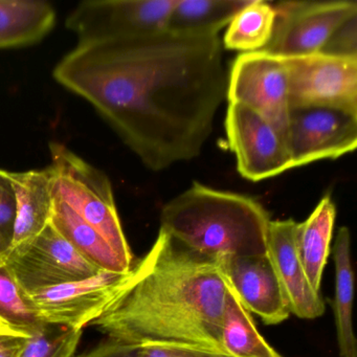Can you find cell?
Masks as SVG:
<instances>
[{
	"label": "cell",
	"instance_id": "f546056e",
	"mask_svg": "<svg viewBox=\"0 0 357 357\" xmlns=\"http://www.w3.org/2000/svg\"><path fill=\"white\" fill-rule=\"evenodd\" d=\"M0 333L16 334V333H14V332H12L11 330H9V329H8V328H6L5 326L1 325V324H0Z\"/></svg>",
	"mask_w": 357,
	"mask_h": 357
},
{
	"label": "cell",
	"instance_id": "484cf974",
	"mask_svg": "<svg viewBox=\"0 0 357 357\" xmlns=\"http://www.w3.org/2000/svg\"><path fill=\"white\" fill-rule=\"evenodd\" d=\"M135 357H233L223 351L181 344H155L139 347Z\"/></svg>",
	"mask_w": 357,
	"mask_h": 357
},
{
	"label": "cell",
	"instance_id": "cb8c5ba5",
	"mask_svg": "<svg viewBox=\"0 0 357 357\" xmlns=\"http://www.w3.org/2000/svg\"><path fill=\"white\" fill-rule=\"evenodd\" d=\"M83 330L49 324L43 331L29 337L20 357H73Z\"/></svg>",
	"mask_w": 357,
	"mask_h": 357
},
{
	"label": "cell",
	"instance_id": "5b68a950",
	"mask_svg": "<svg viewBox=\"0 0 357 357\" xmlns=\"http://www.w3.org/2000/svg\"><path fill=\"white\" fill-rule=\"evenodd\" d=\"M1 264L26 294L100 273L50 223L36 237L10 248Z\"/></svg>",
	"mask_w": 357,
	"mask_h": 357
},
{
	"label": "cell",
	"instance_id": "5bb4252c",
	"mask_svg": "<svg viewBox=\"0 0 357 357\" xmlns=\"http://www.w3.org/2000/svg\"><path fill=\"white\" fill-rule=\"evenodd\" d=\"M298 222L294 219L271 220L267 256L271 261L289 306L290 314L314 319L325 312V303L311 287L296 250Z\"/></svg>",
	"mask_w": 357,
	"mask_h": 357
},
{
	"label": "cell",
	"instance_id": "44dd1931",
	"mask_svg": "<svg viewBox=\"0 0 357 357\" xmlns=\"http://www.w3.org/2000/svg\"><path fill=\"white\" fill-rule=\"evenodd\" d=\"M227 286L221 326L223 351L233 357H283L261 335L250 313Z\"/></svg>",
	"mask_w": 357,
	"mask_h": 357
},
{
	"label": "cell",
	"instance_id": "2e32d148",
	"mask_svg": "<svg viewBox=\"0 0 357 357\" xmlns=\"http://www.w3.org/2000/svg\"><path fill=\"white\" fill-rule=\"evenodd\" d=\"M56 18L53 6L43 0H0V50L40 43Z\"/></svg>",
	"mask_w": 357,
	"mask_h": 357
},
{
	"label": "cell",
	"instance_id": "9c48e42d",
	"mask_svg": "<svg viewBox=\"0 0 357 357\" xmlns=\"http://www.w3.org/2000/svg\"><path fill=\"white\" fill-rule=\"evenodd\" d=\"M227 100L262 116L287 142L290 108L283 58L265 51L240 54L227 75Z\"/></svg>",
	"mask_w": 357,
	"mask_h": 357
},
{
	"label": "cell",
	"instance_id": "e0dca14e",
	"mask_svg": "<svg viewBox=\"0 0 357 357\" xmlns=\"http://www.w3.org/2000/svg\"><path fill=\"white\" fill-rule=\"evenodd\" d=\"M336 219V206L331 195L319 200L310 216L296 229V250L311 287L321 289L324 269L331 250Z\"/></svg>",
	"mask_w": 357,
	"mask_h": 357
},
{
	"label": "cell",
	"instance_id": "ac0fdd59",
	"mask_svg": "<svg viewBox=\"0 0 357 357\" xmlns=\"http://www.w3.org/2000/svg\"><path fill=\"white\" fill-rule=\"evenodd\" d=\"M51 223L77 252L100 271L126 273L132 267L119 256L97 229L55 196Z\"/></svg>",
	"mask_w": 357,
	"mask_h": 357
},
{
	"label": "cell",
	"instance_id": "8fae6325",
	"mask_svg": "<svg viewBox=\"0 0 357 357\" xmlns=\"http://www.w3.org/2000/svg\"><path fill=\"white\" fill-rule=\"evenodd\" d=\"M287 146L294 168L342 158L356 149L357 114L337 108L290 109Z\"/></svg>",
	"mask_w": 357,
	"mask_h": 357
},
{
	"label": "cell",
	"instance_id": "4316f807",
	"mask_svg": "<svg viewBox=\"0 0 357 357\" xmlns=\"http://www.w3.org/2000/svg\"><path fill=\"white\" fill-rule=\"evenodd\" d=\"M356 20L352 18L340 26L328 41L321 53L340 57L357 58Z\"/></svg>",
	"mask_w": 357,
	"mask_h": 357
},
{
	"label": "cell",
	"instance_id": "9a60e30c",
	"mask_svg": "<svg viewBox=\"0 0 357 357\" xmlns=\"http://www.w3.org/2000/svg\"><path fill=\"white\" fill-rule=\"evenodd\" d=\"M15 194L16 217L11 248L36 237L51 223L53 213V175L43 170L9 172Z\"/></svg>",
	"mask_w": 357,
	"mask_h": 357
},
{
	"label": "cell",
	"instance_id": "3957f363",
	"mask_svg": "<svg viewBox=\"0 0 357 357\" xmlns=\"http://www.w3.org/2000/svg\"><path fill=\"white\" fill-rule=\"evenodd\" d=\"M271 215L254 198L194 183L165 204L160 229L198 256L221 261L267 255Z\"/></svg>",
	"mask_w": 357,
	"mask_h": 357
},
{
	"label": "cell",
	"instance_id": "d4e9b609",
	"mask_svg": "<svg viewBox=\"0 0 357 357\" xmlns=\"http://www.w3.org/2000/svg\"><path fill=\"white\" fill-rule=\"evenodd\" d=\"M16 202L9 171L0 169V261L11 248L15 225Z\"/></svg>",
	"mask_w": 357,
	"mask_h": 357
},
{
	"label": "cell",
	"instance_id": "7c38bea8",
	"mask_svg": "<svg viewBox=\"0 0 357 357\" xmlns=\"http://www.w3.org/2000/svg\"><path fill=\"white\" fill-rule=\"evenodd\" d=\"M126 273L102 271L87 279L28 296L47 323L83 330L107 308Z\"/></svg>",
	"mask_w": 357,
	"mask_h": 357
},
{
	"label": "cell",
	"instance_id": "7402d4cb",
	"mask_svg": "<svg viewBox=\"0 0 357 357\" xmlns=\"http://www.w3.org/2000/svg\"><path fill=\"white\" fill-rule=\"evenodd\" d=\"M275 13L273 3L248 0L227 26L222 45L229 51H263L273 37Z\"/></svg>",
	"mask_w": 357,
	"mask_h": 357
},
{
	"label": "cell",
	"instance_id": "ba28073f",
	"mask_svg": "<svg viewBox=\"0 0 357 357\" xmlns=\"http://www.w3.org/2000/svg\"><path fill=\"white\" fill-rule=\"evenodd\" d=\"M277 17L273 37L263 51L281 58L321 53L332 35L357 17V3L283 1L273 3Z\"/></svg>",
	"mask_w": 357,
	"mask_h": 357
},
{
	"label": "cell",
	"instance_id": "ffe728a7",
	"mask_svg": "<svg viewBox=\"0 0 357 357\" xmlns=\"http://www.w3.org/2000/svg\"><path fill=\"white\" fill-rule=\"evenodd\" d=\"M248 0H176L167 31L187 36H218Z\"/></svg>",
	"mask_w": 357,
	"mask_h": 357
},
{
	"label": "cell",
	"instance_id": "30bf717a",
	"mask_svg": "<svg viewBox=\"0 0 357 357\" xmlns=\"http://www.w3.org/2000/svg\"><path fill=\"white\" fill-rule=\"evenodd\" d=\"M225 130L238 172L243 178L261 181L294 169L285 139L246 106L229 103Z\"/></svg>",
	"mask_w": 357,
	"mask_h": 357
},
{
	"label": "cell",
	"instance_id": "83f0119b",
	"mask_svg": "<svg viewBox=\"0 0 357 357\" xmlns=\"http://www.w3.org/2000/svg\"><path fill=\"white\" fill-rule=\"evenodd\" d=\"M137 349V347L106 340L79 357H135Z\"/></svg>",
	"mask_w": 357,
	"mask_h": 357
},
{
	"label": "cell",
	"instance_id": "d6986e66",
	"mask_svg": "<svg viewBox=\"0 0 357 357\" xmlns=\"http://www.w3.org/2000/svg\"><path fill=\"white\" fill-rule=\"evenodd\" d=\"M335 292L333 312L340 357H357V340L353 328L355 277L351 261V235L348 227L338 229L333 245Z\"/></svg>",
	"mask_w": 357,
	"mask_h": 357
},
{
	"label": "cell",
	"instance_id": "6da1fadb",
	"mask_svg": "<svg viewBox=\"0 0 357 357\" xmlns=\"http://www.w3.org/2000/svg\"><path fill=\"white\" fill-rule=\"evenodd\" d=\"M86 100L150 170L197 158L227 99L219 36L169 31L78 43L53 72Z\"/></svg>",
	"mask_w": 357,
	"mask_h": 357
},
{
	"label": "cell",
	"instance_id": "1f68e13d",
	"mask_svg": "<svg viewBox=\"0 0 357 357\" xmlns=\"http://www.w3.org/2000/svg\"><path fill=\"white\" fill-rule=\"evenodd\" d=\"M0 334H3V333H0Z\"/></svg>",
	"mask_w": 357,
	"mask_h": 357
},
{
	"label": "cell",
	"instance_id": "52a82bcc",
	"mask_svg": "<svg viewBox=\"0 0 357 357\" xmlns=\"http://www.w3.org/2000/svg\"><path fill=\"white\" fill-rule=\"evenodd\" d=\"M283 59L290 109L337 108L357 114V58L317 53Z\"/></svg>",
	"mask_w": 357,
	"mask_h": 357
},
{
	"label": "cell",
	"instance_id": "4fadbf2b",
	"mask_svg": "<svg viewBox=\"0 0 357 357\" xmlns=\"http://www.w3.org/2000/svg\"><path fill=\"white\" fill-rule=\"evenodd\" d=\"M218 263L227 285L248 312L267 325L283 323L289 317L287 300L267 255Z\"/></svg>",
	"mask_w": 357,
	"mask_h": 357
},
{
	"label": "cell",
	"instance_id": "603a6c76",
	"mask_svg": "<svg viewBox=\"0 0 357 357\" xmlns=\"http://www.w3.org/2000/svg\"><path fill=\"white\" fill-rule=\"evenodd\" d=\"M0 324L26 337L36 335L49 325L3 264H0Z\"/></svg>",
	"mask_w": 357,
	"mask_h": 357
},
{
	"label": "cell",
	"instance_id": "7a4b0ae2",
	"mask_svg": "<svg viewBox=\"0 0 357 357\" xmlns=\"http://www.w3.org/2000/svg\"><path fill=\"white\" fill-rule=\"evenodd\" d=\"M227 290L217 261L198 256L160 229L149 252L89 326L107 340L137 348L181 344L223 351Z\"/></svg>",
	"mask_w": 357,
	"mask_h": 357
},
{
	"label": "cell",
	"instance_id": "f1b7e54d",
	"mask_svg": "<svg viewBox=\"0 0 357 357\" xmlns=\"http://www.w3.org/2000/svg\"><path fill=\"white\" fill-rule=\"evenodd\" d=\"M28 340L20 334H0V357H20Z\"/></svg>",
	"mask_w": 357,
	"mask_h": 357
},
{
	"label": "cell",
	"instance_id": "277c9868",
	"mask_svg": "<svg viewBox=\"0 0 357 357\" xmlns=\"http://www.w3.org/2000/svg\"><path fill=\"white\" fill-rule=\"evenodd\" d=\"M50 151L54 196L97 229L125 262L133 265L107 175L62 144L52 143Z\"/></svg>",
	"mask_w": 357,
	"mask_h": 357
},
{
	"label": "cell",
	"instance_id": "4dcf8cb0",
	"mask_svg": "<svg viewBox=\"0 0 357 357\" xmlns=\"http://www.w3.org/2000/svg\"><path fill=\"white\" fill-rule=\"evenodd\" d=\"M0 264H1V261H0Z\"/></svg>",
	"mask_w": 357,
	"mask_h": 357
},
{
	"label": "cell",
	"instance_id": "8992f818",
	"mask_svg": "<svg viewBox=\"0 0 357 357\" xmlns=\"http://www.w3.org/2000/svg\"><path fill=\"white\" fill-rule=\"evenodd\" d=\"M176 0H87L66 17L79 43L137 38L167 30Z\"/></svg>",
	"mask_w": 357,
	"mask_h": 357
}]
</instances>
